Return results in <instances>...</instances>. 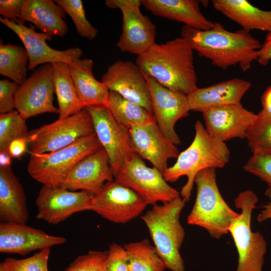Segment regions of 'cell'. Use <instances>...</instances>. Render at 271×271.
<instances>
[{"mask_svg": "<svg viewBox=\"0 0 271 271\" xmlns=\"http://www.w3.org/2000/svg\"><path fill=\"white\" fill-rule=\"evenodd\" d=\"M91 59H77L69 63L71 76L84 106H107L109 90L105 84L94 77Z\"/></svg>", "mask_w": 271, "mask_h": 271, "instance_id": "obj_26", "label": "cell"}, {"mask_svg": "<svg viewBox=\"0 0 271 271\" xmlns=\"http://www.w3.org/2000/svg\"><path fill=\"white\" fill-rule=\"evenodd\" d=\"M52 64L35 70L21 85L15 96V108L25 119L45 113L58 114L53 104L55 87Z\"/></svg>", "mask_w": 271, "mask_h": 271, "instance_id": "obj_12", "label": "cell"}, {"mask_svg": "<svg viewBox=\"0 0 271 271\" xmlns=\"http://www.w3.org/2000/svg\"><path fill=\"white\" fill-rule=\"evenodd\" d=\"M53 81L58 105V118L67 117L84 108L71 76L69 64H52Z\"/></svg>", "mask_w": 271, "mask_h": 271, "instance_id": "obj_28", "label": "cell"}, {"mask_svg": "<svg viewBox=\"0 0 271 271\" xmlns=\"http://www.w3.org/2000/svg\"><path fill=\"white\" fill-rule=\"evenodd\" d=\"M101 82L106 85L109 91L116 92L153 114L147 80L136 63L129 61L115 62L102 75Z\"/></svg>", "mask_w": 271, "mask_h": 271, "instance_id": "obj_17", "label": "cell"}, {"mask_svg": "<svg viewBox=\"0 0 271 271\" xmlns=\"http://www.w3.org/2000/svg\"><path fill=\"white\" fill-rule=\"evenodd\" d=\"M147 205L135 191L114 180L93 194L91 211L109 221L124 224L140 216Z\"/></svg>", "mask_w": 271, "mask_h": 271, "instance_id": "obj_13", "label": "cell"}, {"mask_svg": "<svg viewBox=\"0 0 271 271\" xmlns=\"http://www.w3.org/2000/svg\"><path fill=\"white\" fill-rule=\"evenodd\" d=\"M107 7L122 15V32L116 46L123 52L140 55L155 43L156 27L140 10V0H106Z\"/></svg>", "mask_w": 271, "mask_h": 271, "instance_id": "obj_11", "label": "cell"}, {"mask_svg": "<svg viewBox=\"0 0 271 271\" xmlns=\"http://www.w3.org/2000/svg\"><path fill=\"white\" fill-rule=\"evenodd\" d=\"M2 24L14 32L20 39L27 51L29 62L28 69L34 70L37 66L45 64L63 62L70 63L80 59L83 54L78 47L64 50H57L49 46L47 41L52 40V36L44 33H38L35 27H26L22 23H17L8 19L0 18Z\"/></svg>", "mask_w": 271, "mask_h": 271, "instance_id": "obj_16", "label": "cell"}, {"mask_svg": "<svg viewBox=\"0 0 271 271\" xmlns=\"http://www.w3.org/2000/svg\"><path fill=\"white\" fill-rule=\"evenodd\" d=\"M107 107L115 119L128 129L155 120L153 114L147 109L113 91H109Z\"/></svg>", "mask_w": 271, "mask_h": 271, "instance_id": "obj_29", "label": "cell"}, {"mask_svg": "<svg viewBox=\"0 0 271 271\" xmlns=\"http://www.w3.org/2000/svg\"><path fill=\"white\" fill-rule=\"evenodd\" d=\"M129 130L136 153L149 161L162 174L168 168V161L177 158L180 154L176 145L164 135L155 120L131 126Z\"/></svg>", "mask_w": 271, "mask_h": 271, "instance_id": "obj_19", "label": "cell"}, {"mask_svg": "<svg viewBox=\"0 0 271 271\" xmlns=\"http://www.w3.org/2000/svg\"><path fill=\"white\" fill-rule=\"evenodd\" d=\"M12 158L8 151H0V167L11 166Z\"/></svg>", "mask_w": 271, "mask_h": 271, "instance_id": "obj_45", "label": "cell"}, {"mask_svg": "<svg viewBox=\"0 0 271 271\" xmlns=\"http://www.w3.org/2000/svg\"><path fill=\"white\" fill-rule=\"evenodd\" d=\"M19 85L7 79L0 80V114L14 110L15 96Z\"/></svg>", "mask_w": 271, "mask_h": 271, "instance_id": "obj_38", "label": "cell"}, {"mask_svg": "<svg viewBox=\"0 0 271 271\" xmlns=\"http://www.w3.org/2000/svg\"><path fill=\"white\" fill-rule=\"evenodd\" d=\"M262 106L261 110L257 113L259 118L271 117V85L263 93L261 97Z\"/></svg>", "mask_w": 271, "mask_h": 271, "instance_id": "obj_43", "label": "cell"}, {"mask_svg": "<svg viewBox=\"0 0 271 271\" xmlns=\"http://www.w3.org/2000/svg\"><path fill=\"white\" fill-rule=\"evenodd\" d=\"M66 241L63 236L49 234L26 224H0V252L2 253L24 255L32 251L63 244Z\"/></svg>", "mask_w": 271, "mask_h": 271, "instance_id": "obj_20", "label": "cell"}, {"mask_svg": "<svg viewBox=\"0 0 271 271\" xmlns=\"http://www.w3.org/2000/svg\"><path fill=\"white\" fill-rule=\"evenodd\" d=\"M108 251L89 250L77 256L64 271H109Z\"/></svg>", "mask_w": 271, "mask_h": 271, "instance_id": "obj_36", "label": "cell"}, {"mask_svg": "<svg viewBox=\"0 0 271 271\" xmlns=\"http://www.w3.org/2000/svg\"><path fill=\"white\" fill-rule=\"evenodd\" d=\"M142 5L153 15L185 24L195 29L207 30L215 22L207 19L201 12L198 0H140Z\"/></svg>", "mask_w": 271, "mask_h": 271, "instance_id": "obj_24", "label": "cell"}, {"mask_svg": "<svg viewBox=\"0 0 271 271\" xmlns=\"http://www.w3.org/2000/svg\"><path fill=\"white\" fill-rule=\"evenodd\" d=\"M214 9L250 32L271 30V10H263L246 0H212Z\"/></svg>", "mask_w": 271, "mask_h": 271, "instance_id": "obj_27", "label": "cell"}, {"mask_svg": "<svg viewBox=\"0 0 271 271\" xmlns=\"http://www.w3.org/2000/svg\"><path fill=\"white\" fill-rule=\"evenodd\" d=\"M258 201L257 195L251 190L240 192L234 199L235 206L241 213L228 231L238 254L236 271H262L266 242L259 232H253L250 227L251 213Z\"/></svg>", "mask_w": 271, "mask_h": 271, "instance_id": "obj_7", "label": "cell"}, {"mask_svg": "<svg viewBox=\"0 0 271 271\" xmlns=\"http://www.w3.org/2000/svg\"><path fill=\"white\" fill-rule=\"evenodd\" d=\"M181 37L200 56L222 69L238 65L243 71L248 70L252 63L257 60L261 47L250 32L242 29L231 32L218 22L207 30L184 25L181 28Z\"/></svg>", "mask_w": 271, "mask_h": 271, "instance_id": "obj_1", "label": "cell"}, {"mask_svg": "<svg viewBox=\"0 0 271 271\" xmlns=\"http://www.w3.org/2000/svg\"><path fill=\"white\" fill-rule=\"evenodd\" d=\"M26 120L17 110L0 114V151H8L14 140L27 138L29 132Z\"/></svg>", "mask_w": 271, "mask_h": 271, "instance_id": "obj_32", "label": "cell"}, {"mask_svg": "<svg viewBox=\"0 0 271 271\" xmlns=\"http://www.w3.org/2000/svg\"><path fill=\"white\" fill-rule=\"evenodd\" d=\"M107 266L109 271H129L126 252L123 246L116 243L109 245Z\"/></svg>", "mask_w": 271, "mask_h": 271, "instance_id": "obj_39", "label": "cell"}, {"mask_svg": "<svg viewBox=\"0 0 271 271\" xmlns=\"http://www.w3.org/2000/svg\"><path fill=\"white\" fill-rule=\"evenodd\" d=\"M65 18L66 12L54 1L24 0L20 22H30L42 33L63 37L68 30Z\"/></svg>", "mask_w": 271, "mask_h": 271, "instance_id": "obj_25", "label": "cell"}, {"mask_svg": "<svg viewBox=\"0 0 271 271\" xmlns=\"http://www.w3.org/2000/svg\"><path fill=\"white\" fill-rule=\"evenodd\" d=\"M195 133L190 145L178 155L177 161L163 174L167 182H175L186 176L187 181L180 196L189 201L196 175L207 168H222L229 162L230 152L224 142L212 137L199 120L195 124Z\"/></svg>", "mask_w": 271, "mask_h": 271, "instance_id": "obj_3", "label": "cell"}, {"mask_svg": "<svg viewBox=\"0 0 271 271\" xmlns=\"http://www.w3.org/2000/svg\"><path fill=\"white\" fill-rule=\"evenodd\" d=\"M29 217L26 196L11 167H0V219L26 224Z\"/></svg>", "mask_w": 271, "mask_h": 271, "instance_id": "obj_23", "label": "cell"}, {"mask_svg": "<svg viewBox=\"0 0 271 271\" xmlns=\"http://www.w3.org/2000/svg\"><path fill=\"white\" fill-rule=\"evenodd\" d=\"M29 57L21 46L0 43V74L9 78L19 85L27 79Z\"/></svg>", "mask_w": 271, "mask_h": 271, "instance_id": "obj_31", "label": "cell"}, {"mask_svg": "<svg viewBox=\"0 0 271 271\" xmlns=\"http://www.w3.org/2000/svg\"><path fill=\"white\" fill-rule=\"evenodd\" d=\"M50 252L46 248L25 258L7 257L0 263V271H48Z\"/></svg>", "mask_w": 271, "mask_h": 271, "instance_id": "obj_35", "label": "cell"}, {"mask_svg": "<svg viewBox=\"0 0 271 271\" xmlns=\"http://www.w3.org/2000/svg\"><path fill=\"white\" fill-rule=\"evenodd\" d=\"M114 176L108 157L102 148L78 163L61 187L68 190L85 191L95 194Z\"/></svg>", "mask_w": 271, "mask_h": 271, "instance_id": "obj_21", "label": "cell"}, {"mask_svg": "<svg viewBox=\"0 0 271 271\" xmlns=\"http://www.w3.org/2000/svg\"><path fill=\"white\" fill-rule=\"evenodd\" d=\"M251 85L248 81L235 78L197 88L187 95L189 110L202 113L211 108L240 103Z\"/></svg>", "mask_w": 271, "mask_h": 271, "instance_id": "obj_22", "label": "cell"}, {"mask_svg": "<svg viewBox=\"0 0 271 271\" xmlns=\"http://www.w3.org/2000/svg\"><path fill=\"white\" fill-rule=\"evenodd\" d=\"M101 149L96 135L93 133L53 152L41 154L29 152L27 171L33 179L44 186L61 187L78 163Z\"/></svg>", "mask_w": 271, "mask_h": 271, "instance_id": "obj_6", "label": "cell"}, {"mask_svg": "<svg viewBox=\"0 0 271 271\" xmlns=\"http://www.w3.org/2000/svg\"><path fill=\"white\" fill-rule=\"evenodd\" d=\"M93 133L92 118L83 108L74 114L29 131L27 137L29 152L37 154L53 152Z\"/></svg>", "mask_w": 271, "mask_h": 271, "instance_id": "obj_8", "label": "cell"}, {"mask_svg": "<svg viewBox=\"0 0 271 271\" xmlns=\"http://www.w3.org/2000/svg\"><path fill=\"white\" fill-rule=\"evenodd\" d=\"M28 147L27 138L18 139L10 143L8 152L12 158L20 159L27 152Z\"/></svg>", "mask_w": 271, "mask_h": 271, "instance_id": "obj_41", "label": "cell"}, {"mask_svg": "<svg viewBox=\"0 0 271 271\" xmlns=\"http://www.w3.org/2000/svg\"><path fill=\"white\" fill-rule=\"evenodd\" d=\"M243 169L258 177L271 188V157L253 154Z\"/></svg>", "mask_w": 271, "mask_h": 271, "instance_id": "obj_37", "label": "cell"}, {"mask_svg": "<svg viewBox=\"0 0 271 271\" xmlns=\"http://www.w3.org/2000/svg\"><path fill=\"white\" fill-rule=\"evenodd\" d=\"M144 75L157 124L164 135L172 143L175 145L181 144L180 139L175 129V125L178 120L188 115L187 95L171 90L161 85L154 78Z\"/></svg>", "mask_w": 271, "mask_h": 271, "instance_id": "obj_15", "label": "cell"}, {"mask_svg": "<svg viewBox=\"0 0 271 271\" xmlns=\"http://www.w3.org/2000/svg\"><path fill=\"white\" fill-rule=\"evenodd\" d=\"M245 138L253 154L271 157V117L257 116L247 130Z\"/></svg>", "mask_w": 271, "mask_h": 271, "instance_id": "obj_33", "label": "cell"}, {"mask_svg": "<svg viewBox=\"0 0 271 271\" xmlns=\"http://www.w3.org/2000/svg\"><path fill=\"white\" fill-rule=\"evenodd\" d=\"M114 180L133 190L148 205L164 203L181 197L180 193L168 184L160 171L147 166L137 154L121 167Z\"/></svg>", "mask_w": 271, "mask_h": 271, "instance_id": "obj_9", "label": "cell"}, {"mask_svg": "<svg viewBox=\"0 0 271 271\" xmlns=\"http://www.w3.org/2000/svg\"><path fill=\"white\" fill-rule=\"evenodd\" d=\"M93 194L85 191H73L62 187L43 185L35 201L36 217L56 225L75 213L91 211Z\"/></svg>", "mask_w": 271, "mask_h": 271, "instance_id": "obj_14", "label": "cell"}, {"mask_svg": "<svg viewBox=\"0 0 271 271\" xmlns=\"http://www.w3.org/2000/svg\"><path fill=\"white\" fill-rule=\"evenodd\" d=\"M194 183L196 197L187 223L205 229L212 237L219 239L228 233L232 221L240 213L233 210L222 198L217 185L215 168L199 172Z\"/></svg>", "mask_w": 271, "mask_h": 271, "instance_id": "obj_5", "label": "cell"}, {"mask_svg": "<svg viewBox=\"0 0 271 271\" xmlns=\"http://www.w3.org/2000/svg\"><path fill=\"white\" fill-rule=\"evenodd\" d=\"M193 51L184 39L177 38L155 43L138 56L136 63L162 86L187 95L198 88Z\"/></svg>", "mask_w": 271, "mask_h": 271, "instance_id": "obj_2", "label": "cell"}, {"mask_svg": "<svg viewBox=\"0 0 271 271\" xmlns=\"http://www.w3.org/2000/svg\"><path fill=\"white\" fill-rule=\"evenodd\" d=\"M24 0H1L0 14L4 18L17 23L20 22V18Z\"/></svg>", "mask_w": 271, "mask_h": 271, "instance_id": "obj_40", "label": "cell"}, {"mask_svg": "<svg viewBox=\"0 0 271 271\" xmlns=\"http://www.w3.org/2000/svg\"><path fill=\"white\" fill-rule=\"evenodd\" d=\"M202 114L208 133L224 143L234 138H245L249 127L257 118V114L241 103L211 108Z\"/></svg>", "mask_w": 271, "mask_h": 271, "instance_id": "obj_18", "label": "cell"}, {"mask_svg": "<svg viewBox=\"0 0 271 271\" xmlns=\"http://www.w3.org/2000/svg\"><path fill=\"white\" fill-rule=\"evenodd\" d=\"M54 2L62 7L71 18L78 34L90 40L94 39L98 30L87 20L81 0H56Z\"/></svg>", "mask_w": 271, "mask_h": 271, "instance_id": "obj_34", "label": "cell"}, {"mask_svg": "<svg viewBox=\"0 0 271 271\" xmlns=\"http://www.w3.org/2000/svg\"><path fill=\"white\" fill-rule=\"evenodd\" d=\"M264 194L270 200L267 204L262 205L263 209L257 216V221L259 222L271 219V188L268 187Z\"/></svg>", "mask_w": 271, "mask_h": 271, "instance_id": "obj_44", "label": "cell"}, {"mask_svg": "<svg viewBox=\"0 0 271 271\" xmlns=\"http://www.w3.org/2000/svg\"><path fill=\"white\" fill-rule=\"evenodd\" d=\"M257 61L262 66H266L271 61V30L268 32L261 45Z\"/></svg>", "mask_w": 271, "mask_h": 271, "instance_id": "obj_42", "label": "cell"}, {"mask_svg": "<svg viewBox=\"0 0 271 271\" xmlns=\"http://www.w3.org/2000/svg\"><path fill=\"white\" fill-rule=\"evenodd\" d=\"M90 115L94 130L110 162L114 178L124 163L136 154L129 129L119 124L107 106L84 107Z\"/></svg>", "mask_w": 271, "mask_h": 271, "instance_id": "obj_10", "label": "cell"}, {"mask_svg": "<svg viewBox=\"0 0 271 271\" xmlns=\"http://www.w3.org/2000/svg\"><path fill=\"white\" fill-rule=\"evenodd\" d=\"M129 271H165L167 268L156 247L147 239L123 245Z\"/></svg>", "mask_w": 271, "mask_h": 271, "instance_id": "obj_30", "label": "cell"}, {"mask_svg": "<svg viewBox=\"0 0 271 271\" xmlns=\"http://www.w3.org/2000/svg\"><path fill=\"white\" fill-rule=\"evenodd\" d=\"M185 203L180 197L162 205L156 204L141 216L154 245L166 268L171 271L185 270L180 253L185 236L180 215Z\"/></svg>", "mask_w": 271, "mask_h": 271, "instance_id": "obj_4", "label": "cell"}]
</instances>
